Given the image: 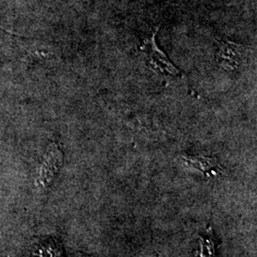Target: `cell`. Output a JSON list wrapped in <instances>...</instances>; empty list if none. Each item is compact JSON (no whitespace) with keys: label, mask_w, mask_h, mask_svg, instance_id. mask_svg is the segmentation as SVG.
<instances>
[{"label":"cell","mask_w":257,"mask_h":257,"mask_svg":"<svg viewBox=\"0 0 257 257\" xmlns=\"http://www.w3.org/2000/svg\"><path fill=\"white\" fill-rule=\"evenodd\" d=\"M160 27L156 26L147 37H144L139 49L147 57V66L157 74L182 77L183 72L173 64L167 55L158 48L156 38Z\"/></svg>","instance_id":"6da1fadb"},{"label":"cell","mask_w":257,"mask_h":257,"mask_svg":"<svg viewBox=\"0 0 257 257\" xmlns=\"http://www.w3.org/2000/svg\"><path fill=\"white\" fill-rule=\"evenodd\" d=\"M216 63L227 73H236L245 62L246 48L230 40H221L215 55Z\"/></svg>","instance_id":"7a4b0ae2"},{"label":"cell","mask_w":257,"mask_h":257,"mask_svg":"<svg viewBox=\"0 0 257 257\" xmlns=\"http://www.w3.org/2000/svg\"><path fill=\"white\" fill-rule=\"evenodd\" d=\"M182 160L186 165L208 176L218 175L222 170L218 161L213 157L204 156H185L182 157Z\"/></svg>","instance_id":"3957f363"},{"label":"cell","mask_w":257,"mask_h":257,"mask_svg":"<svg viewBox=\"0 0 257 257\" xmlns=\"http://www.w3.org/2000/svg\"><path fill=\"white\" fill-rule=\"evenodd\" d=\"M61 161H62V155H61L60 151L58 150V148L54 145L53 148L50 150V152L47 154L45 160L43 162V166H42L41 177L44 180L43 181L44 183L48 184L49 182H51L57 169L61 164Z\"/></svg>","instance_id":"277c9868"},{"label":"cell","mask_w":257,"mask_h":257,"mask_svg":"<svg viewBox=\"0 0 257 257\" xmlns=\"http://www.w3.org/2000/svg\"><path fill=\"white\" fill-rule=\"evenodd\" d=\"M214 242L212 239L208 237L200 239L199 241V249L196 257H214Z\"/></svg>","instance_id":"5b68a950"},{"label":"cell","mask_w":257,"mask_h":257,"mask_svg":"<svg viewBox=\"0 0 257 257\" xmlns=\"http://www.w3.org/2000/svg\"><path fill=\"white\" fill-rule=\"evenodd\" d=\"M85 257H88V256H85Z\"/></svg>","instance_id":"8992f818"}]
</instances>
